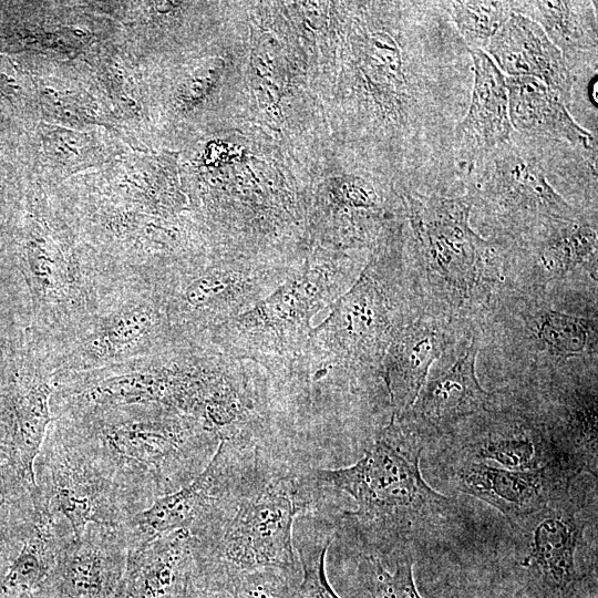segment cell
Here are the masks:
<instances>
[{
    "instance_id": "836d02e7",
    "label": "cell",
    "mask_w": 598,
    "mask_h": 598,
    "mask_svg": "<svg viewBox=\"0 0 598 598\" xmlns=\"http://www.w3.org/2000/svg\"><path fill=\"white\" fill-rule=\"evenodd\" d=\"M360 573L371 598H422L414 582L410 551L398 555L393 573L379 558L364 554Z\"/></svg>"
},
{
    "instance_id": "ab89813d",
    "label": "cell",
    "mask_w": 598,
    "mask_h": 598,
    "mask_svg": "<svg viewBox=\"0 0 598 598\" xmlns=\"http://www.w3.org/2000/svg\"><path fill=\"white\" fill-rule=\"evenodd\" d=\"M13 71L8 61L0 56V90L9 93L14 90Z\"/></svg>"
},
{
    "instance_id": "d590c367",
    "label": "cell",
    "mask_w": 598,
    "mask_h": 598,
    "mask_svg": "<svg viewBox=\"0 0 598 598\" xmlns=\"http://www.w3.org/2000/svg\"><path fill=\"white\" fill-rule=\"evenodd\" d=\"M589 326L584 318L548 310L539 318L537 336L550 353L569 358L584 351Z\"/></svg>"
},
{
    "instance_id": "f1b7e54d",
    "label": "cell",
    "mask_w": 598,
    "mask_h": 598,
    "mask_svg": "<svg viewBox=\"0 0 598 598\" xmlns=\"http://www.w3.org/2000/svg\"><path fill=\"white\" fill-rule=\"evenodd\" d=\"M586 213L571 220L547 224L528 234L539 259L547 270L564 275L578 267H596V219Z\"/></svg>"
},
{
    "instance_id": "8992f818",
    "label": "cell",
    "mask_w": 598,
    "mask_h": 598,
    "mask_svg": "<svg viewBox=\"0 0 598 598\" xmlns=\"http://www.w3.org/2000/svg\"><path fill=\"white\" fill-rule=\"evenodd\" d=\"M20 241L32 302L33 336L62 338L120 286L102 271L54 192L40 188L29 205Z\"/></svg>"
},
{
    "instance_id": "60d3db41",
    "label": "cell",
    "mask_w": 598,
    "mask_h": 598,
    "mask_svg": "<svg viewBox=\"0 0 598 598\" xmlns=\"http://www.w3.org/2000/svg\"><path fill=\"white\" fill-rule=\"evenodd\" d=\"M32 598H42V597H40L39 595H35V596H33Z\"/></svg>"
},
{
    "instance_id": "e575fe53",
    "label": "cell",
    "mask_w": 598,
    "mask_h": 598,
    "mask_svg": "<svg viewBox=\"0 0 598 598\" xmlns=\"http://www.w3.org/2000/svg\"><path fill=\"white\" fill-rule=\"evenodd\" d=\"M96 58L99 79L109 93L118 121L121 114L131 122H140V86L133 75H130L128 66H125L122 56L117 52H106Z\"/></svg>"
},
{
    "instance_id": "5b68a950",
    "label": "cell",
    "mask_w": 598,
    "mask_h": 598,
    "mask_svg": "<svg viewBox=\"0 0 598 598\" xmlns=\"http://www.w3.org/2000/svg\"><path fill=\"white\" fill-rule=\"evenodd\" d=\"M266 444L259 446L238 507L218 539L208 547L195 542L203 577L218 576L237 582L241 575L277 569L301 578L293 526L297 517L316 508L321 486L310 472L298 474L274 463Z\"/></svg>"
},
{
    "instance_id": "44dd1931",
    "label": "cell",
    "mask_w": 598,
    "mask_h": 598,
    "mask_svg": "<svg viewBox=\"0 0 598 598\" xmlns=\"http://www.w3.org/2000/svg\"><path fill=\"white\" fill-rule=\"evenodd\" d=\"M198 576L193 536L175 530L128 549L112 598H184Z\"/></svg>"
},
{
    "instance_id": "d6a6232c",
    "label": "cell",
    "mask_w": 598,
    "mask_h": 598,
    "mask_svg": "<svg viewBox=\"0 0 598 598\" xmlns=\"http://www.w3.org/2000/svg\"><path fill=\"white\" fill-rule=\"evenodd\" d=\"M468 49L485 50L513 14L512 1H442Z\"/></svg>"
},
{
    "instance_id": "1f68e13d",
    "label": "cell",
    "mask_w": 598,
    "mask_h": 598,
    "mask_svg": "<svg viewBox=\"0 0 598 598\" xmlns=\"http://www.w3.org/2000/svg\"><path fill=\"white\" fill-rule=\"evenodd\" d=\"M298 520L300 526L293 540L299 556L301 578L296 598H340L331 587L324 568L326 554L333 540V532L310 515L299 516Z\"/></svg>"
},
{
    "instance_id": "8fae6325",
    "label": "cell",
    "mask_w": 598,
    "mask_h": 598,
    "mask_svg": "<svg viewBox=\"0 0 598 598\" xmlns=\"http://www.w3.org/2000/svg\"><path fill=\"white\" fill-rule=\"evenodd\" d=\"M183 342L155 286L125 283L62 338L43 344L53 378L157 354Z\"/></svg>"
},
{
    "instance_id": "ffe728a7",
    "label": "cell",
    "mask_w": 598,
    "mask_h": 598,
    "mask_svg": "<svg viewBox=\"0 0 598 598\" xmlns=\"http://www.w3.org/2000/svg\"><path fill=\"white\" fill-rule=\"evenodd\" d=\"M470 52L472 92L466 113L453 136L455 166L462 184L475 164L508 142L514 132L504 74L483 50L470 49Z\"/></svg>"
},
{
    "instance_id": "3957f363",
    "label": "cell",
    "mask_w": 598,
    "mask_h": 598,
    "mask_svg": "<svg viewBox=\"0 0 598 598\" xmlns=\"http://www.w3.org/2000/svg\"><path fill=\"white\" fill-rule=\"evenodd\" d=\"M423 442L403 416L392 414L357 463L344 468L312 470L313 480L350 495L354 511L344 512L367 554L382 556L410 551L427 526L442 519L453 501L422 477Z\"/></svg>"
},
{
    "instance_id": "8d00e7d4",
    "label": "cell",
    "mask_w": 598,
    "mask_h": 598,
    "mask_svg": "<svg viewBox=\"0 0 598 598\" xmlns=\"http://www.w3.org/2000/svg\"><path fill=\"white\" fill-rule=\"evenodd\" d=\"M34 493L35 486L10 462L0 461V528L13 518L27 524L35 522Z\"/></svg>"
},
{
    "instance_id": "603a6c76",
    "label": "cell",
    "mask_w": 598,
    "mask_h": 598,
    "mask_svg": "<svg viewBox=\"0 0 598 598\" xmlns=\"http://www.w3.org/2000/svg\"><path fill=\"white\" fill-rule=\"evenodd\" d=\"M513 13L536 22L560 51L577 82L597 73V1H512Z\"/></svg>"
},
{
    "instance_id": "4316f807",
    "label": "cell",
    "mask_w": 598,
    "mask_h": 598,
    "mask_svg": "<svg viewBox=\"0 0 598 598\" xmlns=\"http://www.w3.org/2000/svg\"><path fill=\"white\" fill-rule=\"evenodd\" d=\"M39 128L41 159L52 183L100 167L121 153L97 130H73L50 123H41Z\"/></svg>"
},
{
    "instance_id": "f35d334b",
    "label": "cell",
    "mask_w": 598,
    "mask_h": 598,
    "mask_svg": "<svg viewBox=\"0 0 598 598\" xmlns=\"http://www.w3.org/2000/svg\"><path fill=\"white\" fill-rule=\"evenodd\" d=\"M184 598H238L237 584L198 576L197 581Z\"/></svg>"
},
{
    "instance_id": "9c48e42d",
    "label": "cell",
    "mask_w": 598,
    "mask_h": 598,
    "mask_svg": "<svg viewBox=\"0 0 598 598\" xmlns=\"http://www.w3.org/2000/svg\"><path fill=\"white\" fill-rule=\"evenodd\" d=\"M56 195L80 238L115 285H155L210 249L166 216L143 213L80 188Z\"/></svg>"
},
{
    "instance_id": "7c38bea8",
    "label": "cell",
    "mask_w": 598,
    "mask_h": 598,
    "mask_svg": "<svg viewBox=\"0 0 598 598\" xmlns=\"http://www.w3.org/2000/svg\"><path fill=\"white\" fill-rule=\"evenodd\" d=\"M259 445L247 440L219 441L208 464L189 484L157 498L123 524L128 549L175 530L188 532L202 547L213 545L238 507Z\"/></svg>"
},
{
    "instance_id": "cb8c5ba5",
    "label": "cell",
    "mask_w": 598,
    "mask_h": 598,
    "mask_svg": "<svg viewBox=\"0 0 598 598\" xmlns=\"http://www.w3.org/2000/svg\"><path fill=\"white\" fill-rule=\"evenodd\" d=\"M512 127L519 134L563 141L597 154L594 135L571 116L560 96L529 76L505 78Z\"/></svg>"
},
{
    "instance_id": "f546056e",
    "label": "cell",
    "mask_w": 598,
    "mask_h": 598,
    "mask_svg": "<svg viewBox=\"0 0 598 598\" xmlns=\"http://www.w3.org/2000/svg\"><path fill=\"white\" fill-rule=\"evenodd\" d=\"M461 458L494 461L513 471H533L559 461L549 441L524 430L484 433L465 445Z\"/></svg>"
},
{
    "instance_id": "7402d4cb",
    "label": "cell",
    "mask_w": 598,
    "mask_h": 598,
    "mask_svg": "<svg viewBox=\"0 0 598 598\" xmlns=\"http://www.w3.org/2000/svg\"><path fill=\"white\" fill-rule=\"evenodd\" d=\"M484 52L503 74L537 79L555 91L567 107L571 104L577 80L560 51L533 20L513 13Z\"/></svg>"
},
{
    "instance_id": "484cf974",
    "label": "cell",
    "mask_w": 598,
    "mask_h": 598,
    "mask_svg": "<svg viewBox=\"0 0 598 598\" xmlns=\"http://www.w3.org/2000/svg\"><path fill=\"white\" fill-rule=\"evenodd\" d=\"M477 349L473 342L450 368L424 383L413 405L432 425H443L483 410L489 399L475 375Z\"/></svg>"
},
{
    "instance_id": "2e32d148",
    "label": "cell",
    "mask_w": 598,
    "mask_h": 598,
    "mask_svg": "<svg viewBox=\"0 0 598 598\" xmlns=\"http://www.w3.org/2000/svg\"><path fill=\"white\" fill-rule=\"evenodd\" d=\"M568 495L509 520L517 532L516 556L520 566L558 595L570 592L580 578L576 554L584 543L585 522Z\"/></svg>"
},
{
    "instance_id": "4dcf8cb0",
    "label": "cell",
    "mask_w": 598,
    "mask_h": 598,
    "mask_svg": "<svg viewBox=\"0 0 598 598\" xmlns=\"http://www.w3.org/2000/svg\"><path fill=\"white\" fill-rule=\"evenodd\" d=\"M39 95L42 113L50 124L73 130L103 126L117 131L122 127L111 107L84 89L63 86L48 80Z\"/></svg>"
},
{
    "instance_id": "d6986e66",
    "label": "cell",
    "mask_w": 598,
    "mask_h": 598,
    "mask_svg": "<svg viewBox=\"0 0 598 598\" xmlns=\"http://www.w3.org/2000/svg\"><path fill=\"white\" fill-rule=\"evenodd\" d=\"M461 493L475 496L514 520L569 494L576 477L559 461L533 471H513L461 458L448 473Z\"/></svg>"
},
{
    "instance_id": "277c9868",
    "label": "cell",
    "mask_w": 598,
    "mask_h": 598,
    "mask_svg": "<svg viewBox=\"0 0 598 598\" xmlns=\"http://www.w3.org/2000/svg\"><path fill=\"white\" fill-rule=\"evenodd\" d=\"M558 184L596 193L597 154L515 131L463 181L473 207L498 229L513 235H527L549 223L584 214L559 193Z\"/></svg>"
},
{
    "instance_id": "ac0fdd59",
    "label": "cell",
    "mask_w": 598,
    "mask_h": 598,
    "mask_svg": "<svg viewBox=\"0 0 598 598\" xmlns=\"http://www.w3.org/2000/svg\"><path fill=\"white\" fill-rule=\"evenodd\" d=\"M53 390V373L47 351L32 336L27 362L17 369L2 402L0 448L7 461L34 486V462L51 423Z\"/></svg>"
},
{
    "instance_id": "4fadbf2b",
    "label": "cell",
    "mask_w": 598,
    "mask_h": 598,
    "mask_svg": "<svg viewBox=\"0 0 598 598\" xmlns=\"http://www.w3.org/2000/svg\"><path fill=\"white\" fill-rule=\"evenodd\" d=\"M393 279L388 264L373 257L306 344L360 377L382 381V361L402 327Z\"/></svg>"
},
{
    "instance_id": "52a82bcc",
    "label": "cell",
    "mask_w": 598,
    "mask_h": 598,
    "mask_svg": "<svg viewBox=\"0 0 598 598\" xmlns=\"http://www.w3.org/2000/svg\"><path fill=\"white\" fill-rule=\"evenodd\" d=\"M233 358L210 347L181 344L95 370L54 377L51 416L87 409L157 404L199 420Z\"/></svg>"
},
{
    "instance_id": "e0dca14e",
    "label": "cell",
    "mask_w": 598,
    "mask_h": 598,
    "mask_svg": "<svg viewBox=\"0 0 598 598\" xmlns=\"http://www.w3.org/2000/svg\"><path fill=\"white\" fill-rule=\"evenodd\" d=\"M128 546L121 526L90 525L66 539L37 594L42 598H112L122 580Z\"/></svg>"
},
{
    "instance_id": "74e56055",
    "label": "cell",
    "mask_w": 598,
    "mask_h": 598,
    "mask_svg": "<svg viewBox=\"0 0 598 598\" xmlns=\"http://www.w3.org/2000/svg\"><path fill=\"white\" fill-rule=\"evenodd\" d=\"M300 579L277 569H261L241 575L238 598H296Z\"/></svg>"
},
{
    "instance_id": "d4e9b609",
    "label": "cell",
    "mask_w": 598,
    "mask_h": 598,
    "mask_svg": "<svg viewBox=\"0 0 598 598\" xmlns=\"http://www.w3.org/2000/svg\"><path fill=\"white\" fill-rule=\"evenodd\" d=\"M442 350L443 334L434 324L417 320L396 331L381 370L394 415L401 416L413 406Z\"/></svg>"
},
{
    "instance_id": "9a60e30c",
    "label": "cell",
    "mask_w": 598,
    "mask_h": 598,
    "mask_svg": "<svg viewBox=\"0 0 598 598\" xmlns=\"http://www.w3.org/2000/svg\"><path fill=\"white\" fill-rule=\"evenodd\" d=\"M403 204L416 254L444 283L467 295L489 249L470 225L471 196L404 193Z\"/></svg>"
},
{
    "instance_id": "ba28073f",
    "label": "cell",
    "mask_w": 598,
    "mask_h": 598,
    "mask_svg": "<svg viewBox=\"0 0 598 598\" xmlns=\"http://www.w3.org/2000/svg\"><path fill=\"white\" fill-rule=\"evenodd\" d=\"M359 274L346 254L305 255L274 291L212 331L203 346L260 365L290 358L307 342L313 318L330 309Z\"/></svg>"
},
{
    "instance_id": "5bb4252c",
    "label": "cell",
    "mask_w": 598,
    "mask_h": 598,
    "mask_svg": "<svg viewBox=\"0 0 598 598\" xmlns=\"http://www.w3.org/2000/svg\"><path fill=\"white\" fill-rule=\"evenodd\" d=\"M35 507L65 535L93 524L121 526L132 516L96 461L52 422L34 462Z\"/></svg>"
},
{
    "instance_id": "83f0119b",
    "label": "cell",
    "mask_w": 598,
    "mask_h": 598,
    "mask_svg": "<svg viewBox=\"0 0 598 598\" xmlns=\"http://www.w3.org/2000/svg\"><path fill=\"white\" fill-rule=\"evenodd\" d=\"M71 537L62 535L52 520L40 511L31 533L21 549L0 576V598H32L35 596L62 544Z\"/></svg>"
},
{
    "instance_id": "6da1fadb",
    "label": "cell",
    "mask_w": 598,
    "mask_h": 598,
    "mask_svg": "<svg viewBox=\"0 0 598 598\" xmlns=\"http://www.w3.org/2000/svg\"><path fill=\"white\" fill-rule=\"evenodd\" d=\"M360 33V102L386 143L404 193L463 189L453 152L466 113L473 60L442 1L392 4Z\"/></svg>"
},
{
    "instance_id": "30bf717a",
    "label": "cell",
    "mask_w": 598,
    "mask_h": 598,
    "mask_svg": "<svg viewBox=\"0 0 598 598\" xmlns=\"http://www.w3.org/2000/svg\"><path fill=\"white\" fill-rule=\"evenodd\" d=\"M299 262L239 257L212 248L154 286L178 338L203 346L212 331L274 291Z\"/></svg>"
},
{
    "instance_id": "7a4b0ae2",
    "label": "cell",
    "mask_w": 598,
    "mask_h": 598,
    "mask_svg": "<svg viewBox=\"0 0 598 598\" xmlns=\"http://www.w3.org/2000/svg\"><path fill=\"white\" fill-rule=\"evenodd\" d=\"M51 422L96 461L131 516L189 484L219 443L199 420L157 404L69 411Z\"/></svg>"
}]
</instances>
